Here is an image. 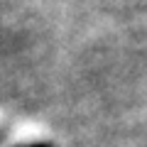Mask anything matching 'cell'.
Returning <instances> with one entry per match:
<instances>
[{
    "label": "cell",
    "mask_w": 147,
    "mask_h": 147,
    "mask_svg": "<svg viewBox=\"0 0 147 147\" xmlns=\"http://www.w3.org/2000/svg\"><path fill=\"white\" fill-rule=\"evenodd\" d=\"M34 147H47V145H34Z\"/></svg>",
    "instance_id": "1"
}]
</instances>
